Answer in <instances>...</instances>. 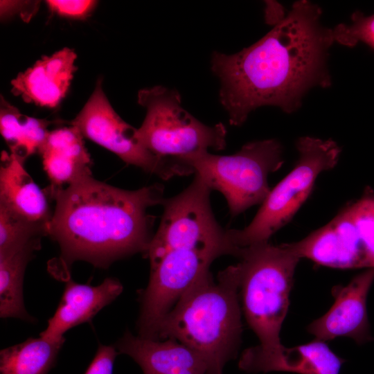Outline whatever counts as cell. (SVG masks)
Returning <instances> with one entry per match:
<instances>
[{
  "label": "cell",
  "instance_id": "cell-12",
  "mask_svg": "<svg viewBox=\"0 0 374 374\" xmlns=\"http://www.w3.org/2000/svg\"><path fill=\"white\" fill-rule=\"evenodd\" d=\"M346 360L337 355L326 341L314 339L297 346L263 353L253 347L244 350L240 369L250 373L289 372L298 374H339Z\"/></svg>",
  "mask_w": 374,
  "mask_h": 374
},
{
  "label": "cell",
  "instance_id": "cell-3",
  "mask_svg": "<svg viewBox=\"0 0 374 374\" xmlns=\"http://www.w3.org/2000/svg\"><path fill=\"white\" fill-rule=\"evenodd\" d=\"M241 315L233 265L220 271L216 282L211 271L195 282L161 323L157 340L173 339L184 344L202 358L207 374H222L240 346Z\"/></svg>",
  "mask_w": 374,
  "mask_h": 374
},
{
  "label": "cell",
  "instance_id": "cell-15",
  "mask_svg": "<svg viewBox=\"0 0 374 374\" xmlns=\"http://www.w3.org/2000/svg\"><path fill=\"white\" fill-rule=\"evenodd\" d=\"M123 289L119 280L113 278H107L97 286L68 280L55 314L39 336L51 340H64V335L68 330L89 321L116 299Z\"/></svg>",
  "mask_w": 374,
  "mask_h": 374
},
{
  "label": "cell",
  "instance_id": "cell-7",
  "mask_svg": "<svg viewBox=\"0 0 374 374\" xmlns=\"http://www.w3.org/2000/svg\"><path fill=\"white\" fill-rule=\"evenodd\" d=\"M137 102L146 114L136 129V136L154 154L181 160L209 148H226V126L222 123L213 126L201 123L181 107V98L176 89L160 85L142 89Z\"/></svg>",
  "mask_w": 374,
  "mask_h": 374
},
{
  "label": "cell",
  "instance_id": "cell-16",
  "mask_svg": "<svg viewBox=\"0 0 374 374\" xmlns=\"http://www.w3.org/2000/svg\"><path fill=\"white\" fill-rule=\"evenodd\" d=\"M38 153L51 182L46 190L49 197L79 179L92 175V162L83 136L73 126L50 131Z\"/></svg>",
  "mask_w": 374,
  "mask_h": 374
},
{
  "label": "cell",
  "instance_id": "cell-5",
  "mask_svg": "<svg viewBox=\"0 0 374 374\" xmlns=\"http://www.w3.org/2000/svg\"><path fill=\"white\" fill-rule=\"evenodd\" d=\"M299 159L272 189L252 221L242 229H228L231 242L239 248L267 242L287 224L311 193L318 176L332 169L341 149L332 139L302 136L296 142Z\"/></svg>",
  "mask_w": 374,
  "mask_h": 374
},
{
  "label": "cell",
  "instance_id": "cell-18",
  "mask_svg": "<svg viewBox=\"0 0 374 374\" xmlns=\"http://www.w3.org/2000/svg\"><path fill=\"white\" fill-rule=\"evenodd\" d=\"M42 238L0 251V316L33 321L23 299V278L28 262L41 247Z\"/></svg>",
  "mask_w": 374,
  "mask_h": 374
},
{
  "label": "cell",
  "instance_id": "cell-11",
  "mask_svg": "<svg viewBox=\"0 0 374 374\" xmlns=\"http://www.w3.org/2000/svg\"><path fill=\"white\" fill-rule=\"evenodd\" d=\"M373 283L374 268H370L354 276L346 285L333 287L334 303L309 325L308 332L323 341L338 337L350 338L359 345L371 341L367 298Z\"/></svg>",
  "mask_w": 374,
  "mask_h": 374
},
{
  "label": "cell",
  "instance_id": "cell-24",
  "mask_svg": "<svg viewBox=\"0 0 374 374\" xmlns=\"http://www.w3.org/2000/svg\"><path fill=\"white\" fill-rule=\"evenodd\" d=\"M46 2L52 12L60 16L75 19L85 18L97 3L91 0H48Z\"/></svg>",
  "mask_w": 374,
  "mask_h": 374
},
{
  "label": "cell",
  "instance_id": "cell-8",
  "mask_svg": "<svg viewBox=\"0 0 374 374\" xmlns=\"http://www.w3.org/2000/svg\"><path fill=\"white\" fill-rule=\"evenodd\" d=\"M211 190L195 174L192 183L175 197L165 198L158 230L153 235L145 257L154 267L168 252L175 249H197L219 257H238L241 248L229 239L227 230L217 222L213 213Z\"/></svg>",
  "mask_w": 374,
  "mask_h": 374
},
{
  "label": "cell",
  "instance_id": "cell-6",
  "mask_svg": "<svg viewBox=\"0 0 374 374\" xmlns=\"http://www.w3.org/2000/svg\"><path fill=\"white\" fill-rule=\"evenodd\" d=\"M180 161L190 166L211 190L220 192L230 214L236 216L267 197L268 176L283 165V148L277 140L266 139L246 143L232 155L203 151Z\"/></svg>",
  "mask_w": 374,
  "mask_h": 374
},
{
  "label": "cell",
  "instance_id": "cell-22",
  "mask_svg": "<svg viewBox=\"0 0 374 374\" xmlns=\"http://www.w3.org/2000/svg\"><path fill=\"white\" fill-rule=\"evenodd\" d=\"M48 226L28 221L0 205V251L48 235Z\"/></svg>",
  "mask_w": 374,
  "mask_h": 374
},
{
  "label": "cell",
  "instance_id": "cell-9",
  "mask_svg": "<svg viewBox=\"0 0 374 374\" xmlns=\"http://www.w3.org/2000/svg\"><path fill=\"white\" fill-rule=\"evenodd\" d=\"M83 137L116 154L125 163L168 180L195 173L186 163L158 157L139 142L136 129L123 121L108 100L98 79L91 96L70 123Z\"/></svg>",
  "mask_w": 374,
  "mask_h": 374
},
{
  "label": "cell",
  "instance_id": "cell-1",
  "mask_svg": "<svg viewBox=\"0 0 374 374\" xmlns=\"http://www.w3.org/2000/svg\"><path fill=\"white\" fill-rule=\"evenodd\" d=\"M321 15L318 5L297 1L251 46L231 55L213 53L211 70L220 79V101L231 125H242L262 106L292 113L312 88L331 85L328 59L335 39Z\"/></svg>",
  "mask_w": 374,
  "mask_h": 374
},
{
  "label": "cell",
  "instance_id": "cell-14",
  "mask_svg": "<svg viewBox=\"0 0 374 374\" xmlns=\"http://www.w3.org/2000/svg\"><path fill=\"white\" fill-rule=\"evenodd\" d=\"M114 346L132 357L143 374H207L202 358L173 339L152 340L126 331Z\"/></svg>",
  "mask_w": 374,
  "mask_h": 374
},
{
  "label": "cell",
  "instance_id": "cell-17",
  "mask_svg": "<svg viewBox=\"0 0 374 374\" xmlns=\"http://www.w3.org/2000/svg\"><path fill=\"white\" fill-rule=\"evenodd\" d=\"M14 155L3 151L0 165V205L22 218L48 225L52 218L46 190H42Z\"/></svg>",
  "mask_w": 374,
  "mask_h": 374
},
{
  "label": "cell",
  "instance_id": "cell-19",
  "mask_svg": "<svg viewBox=\"0 0 374 374\" xmlns=\"http://www.w3.org/2000/svg\"><path fill=\"white\" fill-rule=\"evenodd\" d=\"M55 121L25 115L1 97L0 131L10 154L21 163L39 152Z\"/></svg>",
  "mask_w": 374,
  "mask_h": 374
},
{
  "label": "cell",
  "instance_id": "cell-4",
  "mask_svg": "<svg viewBox=\"0 0 374 374\" xmlns=\"http://www.w3.org/2000/svg\"><path fill=\"white\" fill-rule=\"evenodd\" d=\"M238 258L241 309L260 342L253 347L263 353L276 350L282 346L280 332L301 259L286 243L269 242L241 248Z\"/></svg>",
  "mask_w": 374,
  "mask_h": 374
},
{
  "label": "cell",
  "instance_id": "cell-13",
  "mask_svg": "<svg viewBox=\"0 0 374 374\" xmlns=\"http://www.w3.org/2000/svg\"><path fill=\"white\" fill-rule=\"evenodd\" d=\"M76 58L75 51L66 47L42 57L11 81L12 93L27 103L57 107L69 90Z\"/></svg>",
  "mask_w": 374,
  "mask_h": 374
},
{
  "label": "cell",
  "instance_id": "cell-25",
  "mask_svg": "<svg viewBox=\"0 0 374 374\" xmlns=\"http://www.w3.org/2000/svg\"><path fill=\"white\" fill-rule=\"evenodd\" d=\"M118 354L115 346L100 344L84 374H112L114 360Z\"/></svg>",
  "mask_w": 374,
  "mask_h": 374
},
{
  "label": "cell",
  "instance_id": "cell-23",
  "mask_svg": "<svg viewBox=\"0 0 374 374\" xmlns=\"http://www.w3.org/2000/svg\"><path fill=\"white\" fill-rule=\"evenodd\" d=\"M332 30L335 42L348 47L363 42L374 49V14L366 16L356 11L351 16L350 24H340Z\"/></svg>",
  "mask_w": 374,
  "mask_h": 374
},
{
  "label": "cell",
  "instance_id": "cell-2",
  "mask_svg": "<svg viewBox=\"0 0 374 374\" xmlns=\"http://www.w3.org/2000/svg\"><path fill=\"white\" fill-rule=\"evenodd\" d=\"M163 193L159 184L127 190L91 175L52 194L48 235L58 243L66 269L76 260L107 267L136 253L145 255L153 237L148 209L162 204Z\"/></svg>",
  "mask_w": 374,
  "mask_h": 374
},
{
  "label": "cell",
  "instance_id": "cell-21",
  "mask_svg": "<svg viewBox=\"0 0 374 374\" xmlns=\"http://www.w3.org/2000/svg\"><path fill=\"white\" fill-rule=\"evenodd\" d=\"M341 211L366 256L367 268H374V190L366 187L362 196Z\"/></svg>",
  "mask_w": 374,
  "mask_h": 374
},
{
  "label": "cell",
  "instance_id": "cell-20",
  "mask_svg": "<svg viewBox=\"0 0 374 374\" xmlns=\"http://www.w3.org/2000/svg\"><path fill=\"white\" fill-rule=\"evenodd\" d=\"M64 342L39 336L1 350L0 374H48Z\"/></svg>",
  "mask_w": 374,
  "mask_h": 374
},
{
  "label": "cell",
  "instance_id": "cell-10",
  "mask_svg": "<svg viewBox=\"0 0 374 374\" xmlns=\"http://www.w3.org/2000/svg\"><path fill=\"white\" fill-rule=\"evenodd\" d=\"M219 256L197 249H175L151 268L147 287L141 293L139 336L157 340L159 327L179 299L199 278L210 271Z\"/></svg>",
  "mask_w": 374,
  "mask_h": 374
}]
</instances>
